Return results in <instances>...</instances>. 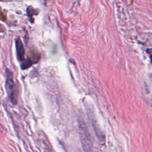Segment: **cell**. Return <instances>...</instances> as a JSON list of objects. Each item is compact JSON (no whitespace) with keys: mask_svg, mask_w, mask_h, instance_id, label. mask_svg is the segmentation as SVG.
<instances>
[{"mask_svg":"<svg viewBox=\"0 0 152 152\" xmlns=\"http://www.w3.org/2000/svg\"><path fill=\"white\" fill-rule=\"evenodd\" d=\"M5 87L7 95L13 104L17 103L18 90L16 83L14 80L12 72L8 68L5 69Z\"/></svg>","mask_w":152,"mask_h":152,"instance_id":"6da1fadb","label":"cell"},{"mask_svg":"<svg viewBox=\"0 0 152 152\" xmlns=\"http://www.w3.org/2000/svg\"><path fill=\"white\" fill-rule=\"evenodd\" d=\"M15 41L17 58L20 62H22L24 60L25 49H24L23 42L19 37L16 38Z\"/></svg>","mask_w":152,"mask_h":152,"instance_id":"7a4b0ae2","label":"cell"},{"mask_svg":"<svg viewBox=\"0 0 152 152\" xmlns=\"http://www.w3.org/2000/svg\"><path fill=\"white\" fill-rule=\"evenodd\" d=\"M26 11H27V16H28V17L29 18L30 22L32 23V21H31V20L33 19L32 16H33V15H37V11L35 9H34L32 7H31V6H29V7H27Z\"/></svg>","mask_w":152,"mask_h":152,"instance_id":"3957f363","label":"cell"}]
</instances>
